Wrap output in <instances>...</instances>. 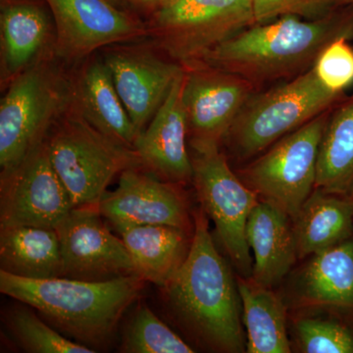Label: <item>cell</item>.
Returning <instances> with one entry per match:
<instances>
[{"mask_svg":"<svg viewBox=\"0 0 353 353\" xmlns=\"http://www.w3.org/2000/svg\"><path fill=\"white\" fill-rule=\"evenodd\" d=\"M73 208L46 141L17 166L0 173V227L55 229Z\"/></svg>","mask_w":353,"mask_h":353,"instance_id":"cell-11","label":"cell"},{"mask_svg":"<svg viewBox=\"0 0 353 353\" xmlns=\"http://www.w3.org/2000/svg\"><path fill=\"white\" fill-rule=\"evenodd\" d=\"M55 231L64 278L101 282L138 275L124 241L109 231L97 205L74 208Z\"/></svg>","mask_w":353,"mask_h":353,"instance_id":"cell-12","label":"cell"},{"mask_svg":"<svg viewBox=\"0 0 353 353\" xmlns=\"http://www.w3.org/2000/svg\"><path fill=\"white\" fill-rule=\"evenodd\" d=\"M343 97L325 88L314 70L309 69L290 82L253 94L225 141L232 154L250 159L334 108Z\"/></svg>","mask_w":353,"mask_h":353,"instance_id":"cell-6","label":"cell"},{"mask_svg":"<svg viewBox=\"0 0 353 353\" xmlns=\"http://www.w3.org/2000/svg\"><path fill=\"white\" fill-rule=\"evenodd\" d=\"M123 353H192L194 348L159 319L145 303L132 313L124 332Z\"/></svg>","mask_w":353,"mask_h":353,"instance_id":"cell-27","label":"cell"},{"mask_svg":"<svg viewBox=\"0 0 353 353\" xmlns=\"http://www.w3.org/2000/svg\"><path fill=\"white\" fill-rule=\"evenodd\" d=\"M296 290L306 305L353 308V239L313 254Z\"/></svg>","mask_w":353,"mask_h":353,"instance_id":"cell-23","label":"cell"},{"mask_svg":"<svg viewBox=\"0 0 353 353\" xmlns=\"http://www.w3.org/2000/svg\"><path fill=\"white\" fill-rule=\"evenodd\" d=\"M183 68L182 99L190 148H220L256 87L243 77L201 62Z\"/></svg>","mask_w":353,"mask_h":353,"instance_id":"cell-10","label":"cell"},{"mask_svg":"<svg viewBox=\"0 0 353 353\" xmlns=\"http://www.w3.org/2000/svg\"><path fill=\"white\" fill-rule=\"evenodd\" d=\"M350 39L340 38L320 53L313 70L325 88L334 94H345L353 83V48Z\"/></svg>","mask_w":353,"mask_h":353,"instance_id":"cell-29","label":"cell"},{"mask_svg":"<svg viewBox=\"0 0 353 353\" xmlns=\"http://www.w3.org/2000/svg\"><path fill=\"white\" fill-rule=\"evenodd\" d=\"M43 58L15 77L0 101V169L11 170L48 138L72 105V77Z\"/></svg>","mask_w":353,"mask_h":353,"instance_id":"cell-4","label":"cell"},{"mask_svg":"<svg viewBox=\"0 0 353 353\" xmlns=\"http://www.w3.org/2000/svg\"><path fill=\"white\" fill-rule=\"evenodd\" d=\"M125 1L137 8L154 14L165 7L171 6L176 0H125Z\"/></svg>","mask_w":353,"mask_h":353,"instance_id":"cell-31","label":"cell"},{"mask_svg":"<svg viewBox=\"0 0 353 353\" xmlns=\"http://www.w3.org/2000/svg\"><path fill=\"white\" fill-rule=\"evenodd\" d=\"M192 183L218 238L243 278H252V259L246 224L259 197L232 171L219 146L194 150Z\"/></svg>","mask_w":353,"mask_h":353,"instance_id":"cell-9","label":"cell"},{"mask_svg":"<svg viewBox=\"0 0 353 353\" xmlns=\"http://www.w3.org/2000/svg\"><path fill=\"white\" fill-rule=\"evenodd\" d=\"M162 290L172 314L194 340L213 352H245L238 284L216 248L202 208L194 214L189 255Z\"/></svg>","mask_w":353,"mask_h":353,"instance_id":"cell-1","label":"cell"},{"mask_svg":"<svg viewBox=\"0 0 353 353\" xmlns=\"http://www.w3.org/2000/svg\"><path fill=\"white\" fill-rule=\"evenodd\" d=\"M124 241L136 267L145 282L164 288L189 255V231L168 225H143L116 230Z\"/></svg>","mask_w":353,"mask_h":353,"instance_id":"cell-20","label":"cell"},{"mask_svg":"<svg viewBox=\"0 0 353 353\" xmlns=\"http://www.w3.org/2000/svg\"><path fill=\"white\" fill-rule=\"evenodd\" d=\"M290 217L269 202L260 201L246 224V241L253 253L252 279L271 288L287 275L297 259Z\"/></svg>","mask_w":353,"mask_h":353,"instance_id":"cell-19","label":"cell"},{"mask_svg":"<svg viewBox=\"0 0 353 353\" xmlns=\"http://www.w3.org/2000/svg\"><path fill=\"white\" fill-rule=\"evenodd\" d=\"M55 26L43 3L37 0H1L2 87H7L32 65L55 55Z\"/></svg>","mask_w":353,"mask_h":353,"instance_id":"cell-17","label":"cell"},{"mask_svg":"<svg viewBox=\"0 0 353 353\" xmlns=\"http://www.w3.org/2000/svg\"><path fill=\"white\" fill-rule=\"evenodd\" d=\"M0 271L31 280L63 277L55 229L0 227Z\"/></svg>","mask_w":353,"mask_h":353,"instance_id":"cell-22","label":"cell"},{"mask_svg":"<svg viewBox=\"0 0 353 353\" xmlns=\"http://www.w3.org/2000/svg\"><path fill=\"white\" fill-rule=\"evenodd\" d=\"M97 208L115 230L143 225L190 228L187 201L176 183L143 168L123 172L118 187L106 192Z\"/></svg>","mask_w":353,"mask_h":353,"instance_id":"cell-14","label":"cell"},{"mask_svg":"<svg viewBox=\"0 0 353 353\" xmlns=\"http://www.w3.org/2000/svg\"><path fill=\"white\" fill-rule=\"evenodd\" d=\"M340 38L353 39L352 6L338 7L318 19L285 16L253 25L197 62L236 74L256 87L308 71L322 50Z\"/></svg>","mask_w":353,"mask_h":353,"instance_id":"cell-2","label":"cell"},{"mask_svg":"<svg viewBox=\"0 0 353 353\" xmlns=\"http://www.w3.org/2000/svg\"><path fill=\"white\" fill-rule=\"evenodd\" d=\"M185 68L148 127L139 134L134 150L143 168L173 183L192 181V160L187 148L188 122L183 105Z\"/></svg>","mask_w":353,"mask_h":353,"instance_id":"cell-16","label":"cell"},{"mask_svg":"<svg viewBox=\"0 0 353 353\" xmlns=\"http://www.w3.org/2000/svg\"><path fill=\"white\" fill-rule=\"evenodd\" d=\"M14 305L2 316L6 333L16 345L28 353H94L85 345L70 340L39 318L31 306Z\"/></svg>","mask_w":353,"mask_h":353,"instance_id":"cell-26","label":"cell"},{"mask_svg":"<svg viewBox=\"0 0 353 353\" xmlns=\"http://www.w3.org/2000/svg\"><path fill=\"white\" fill-rule=\"evenodd\" d=\"M253 25L252 0H176L148 28L154 46L183 66Z\"/></svg>","mask_w":353,"mask_h":353,"instance_id":"cell-7","label":"cell"},{"mask_svg":"<svg viewBox=\"0 0 353 353\" xmlns=\"http://www.w3.org/2000/svg\"><path fill=\"white\" fill-rule=\"evenodd\" d=\"M252 3L255 24H265L285 16L318 19L341 6L338 0H252Z\"/></svg>","mask_w":353,"mask_h":353,"instance_id":"cell-30","label":"cell"},{"mask_svg":"<svg viewBox=\"0 0 353 353\" xmlns=\"http://www.w3.org/2000/svg\"><path fill=\"white\" fill-rule=\"evenodd\" d=\"M341 6H352L353 7V0H338Z\"/></svg>","mask_w":353,"mask_h":353,"instance_id":"cell-32","label":"cell"},{"mask_svg":"<svg viewBox=\"0 0 353 353\" xmlns=\"http://www.w3.org/2000/svg\"><path fill=\"white\" fill-rule=\"evenodd\" d=\"M301 350L306 353H353V333L341 323L301 318L296 325Z\"/></svg>","mask_w":353,"mask_h":353,"instance_id":"cell-28","label":"cell"},{"mask_svg":"<svg viewBox=\"0 0 353 353\" xmlns=\"http://www.w3.org/2000/svg\"><path fill=\"white\" fill-rule=\"evenodd\" d=\"M240 292L243 323L248 334V353H289L287 312L280 296L271 288L252 278L236 281Z\"/></svg>","mask_w":353,"mask_h":353,"instance_id":"cell-25","label":"cell"},{"mask_svg":"<svg viewBox=\"0 0 353 353\" xmlns=\"http://www.w3.org/2000/svg\"><path fill=\"white\" fill-rule=\"evenodd\" d=\"M72 106L97 131L134 150L139 132L114 85L103 58L88 60L72 77Z\"/></svg>","mask_w":353,"mask_h":353,"instance_id":"cell-18","label":"cell"},{"mask_svg":"<svg viewBox=\"0 0 353 353\" xmlns=\"http://www.w3.org/2000/svg\"><path fill=\"white\" fill-rule=\"evenodd\" d=\"M315 189L353 196V94L330 112L318 155Z\"/></svg>","mask_w":353,"mask_h":353,"instance_id":"cell-24","label":"cell"},{"mask_svg":"<svg viewBox=\"0 0 353 353\" xmlns=\"http://www.w3.org/2000/svg\"><path fill=\"white\" fill-rule=\"evenodd\" d=\"M46 141L51 163L74 208L99 205L114 176L143 168L136 150L97 131L72 105Z\"/></svg>","mask_w":353,"mask_h":353,"instance_id":"cell-5","label":"cell"},{"mask_svg":"<svg viewBox=\"0 0 353 353\" xmlns=\"http://www.w3.org/2000/svg\"><path fill=\"white\" fill-rule=\"evenodd\" d=\"M292 222L297 257L303 259L352 238L353 201L315 189Z\"/></svg>","mask_w":353,"mask_h":353,"instance_id":"cell-21","label":"cell"},{"mask_svg":"<svg viewBox=\"0 0 353 353\" xmlns=\"http://www.w3.org/2000/svg\"><path fill=\"white\" fill-rule=\"evenodd\" d=\"M55 26V57L79 61L112 44L148 36V25L108 0H43Z\"/></svg>","mask_w":353,"mask_h":353,"instance_id":"cell-13","label":"cell"},{"mask_svg":"<svg viewBox=\"0 0 353 353\" xmlns=\"http://www.w3.org/2000/svg\"><path fill=\"white\" fill-rule=\"evenodd\" d=\"M331 109L279 139L239 172L260 201L280 208L292 220L315 190L320 143Z\"/></svg>","mask_w":353,"mask_h":353,"instance_id":"cell-8","label":"cell"},{"mask_svg":"<svg viewBox=\"0 0 353 353\" xmlns=\"http://www.w3.org/2000/svg\"><path fill=\"white\" fill-rule=\"evenodd\" d=\"M103 60L132 124L141 134L163 104L183 65L143 46L115 48L105 53Z\"/></svg>","mask_w":353,"mask_h":353,"instance_id":"cell-15","label":"cell"},{"mask_svg":"<svg viewBox=\"0 0 353 353\" xmlns=\"http://www.w3.org/2000/svg\"><path fill=\"white\" fill-rule=\"evenodd\" d=\"M145 283L139 275L90 282L64 277L31 280L0 271L2 294L31 306L53 328L95 352L110 347Z\"/></svg>","mask_w":353,"mask_h":353,"instance_id":"cell-3","label":"cell"}]
</instances>
